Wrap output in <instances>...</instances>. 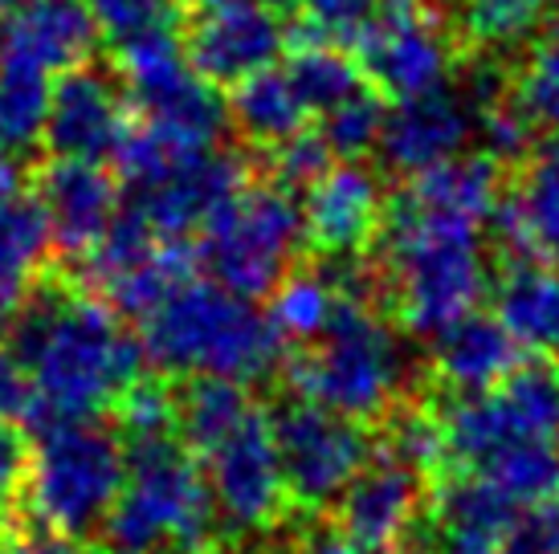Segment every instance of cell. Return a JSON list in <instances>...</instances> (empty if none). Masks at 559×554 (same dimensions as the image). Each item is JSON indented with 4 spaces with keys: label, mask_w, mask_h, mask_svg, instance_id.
<instances>
[{
    "label": "cell",
    "mask_w": 559,
    "mask_h": 554,
    "mask_svg": "<svg viewBox=\"0 0 559 554\" xmlns=\"http://www.w3.org/2000/svg\"><path fill=\"white\" fill-rule=\"evenodd\" d=\"M13 351L29 368L37 424L98 416L143 375V342L123 330L119 310L62 286L37 290L16 310Z\"/></svg>",
    "instance_id": "6da1fadb"
},
{
    "label": "cell",
    "mask_w": 559,
    "mask_h": 554,
    "mask_svg": "<svg viewBox=\"0 0 559 554\" xmlns=\"http://www.w3.org/2000/svg\"><path fill=\"white\" fill-rule=\"evenodd\" d=\"M143 323V359L168 375H217L258 384L278 368L282 347L270 314L217 281L188 277Z\"/></svg>",
    "instance_id": "7a4b0ae2"
},
{
    "label": "cell",
    "mask_w": 559,
    "mask_h": 554,
    "mask_svg": "<svg viewBox=\"0 0 559 554\" xmlns=\"http://www.w3.org/2000/svg\"><path fill=\"white\" fill-rule=\"evenodd\" d=\"M380 229L396 306L413 335H437L445 323L478 310L481 293L490 286L478 220L420 208L401 196L384 204Z\"/></svg>",
    "instance_id": "3957f363"
},
{
    "label": "cell",
    "mask_w": 559,
    "mask_h": 554,
    "mask_svg": "<svg viewBox=\"0 0 559 554\" xmlns=\"http://www.w3.org/2000/svg\"><path fill=\"white\" fill-rule=\"evenodd\" d=\"M123 490L107 514V534L119 551L204 554L213 546L217 506L192 448L171 432L127 436Z\"/></svg>",
    "instance_id": "277c9868"
},
{
    "label": "cell",
    "mask_w": 559,
    "mask_h": 554,
    "mask_svg": "<svg viewBox=\"0 0 559 554\" xmlns=\"http://www.w3.org/2000/svg\"><path fill=\"white\" fill-rule=\"evenodd\" d=\"M298 400L323 404L347 420H376L401 396L408 380V351L368 298H343L323 335L286 368Z\"/></svg>",
    "instance_id": "5b68a950"
},
{
    "label": "cell",
    "mask_w": 559,
    "mask_h": 554,
    "mask_svg": "<svg viewBox=\"0 0 559 554\" xmlns=\"http://www.w3.org/2000/svg\"><path fill=\"white\" fill-rule=\"evenodd\" d=\"M123 441L110 429L86 420H46L37 424V445L25 465L29 509L46 530L66 539H86L107 522L123 490Z\"/></svg>",
    "instance_id": "8992f818"
},
{
    "label": "cell",
    "mask_w": 559,
    "mask_h": 554,
    "mask_svg": "<svg viewBox=\"0 0 559 554\" xmlns=\"http://www.w3.org/2000/svg\"><path fill=\"white\" fill-rule=\"evenodd\" d=\"M302 245V213L282 184L237 188L201 225V265L249 302L270 298Z\"/></svg>",
    "instance_id": "52a82bcc"
},
{
    "label": "cell",
    "mask_w": 559,
    "mask_h": 554,
    "mask_svg": "<svg viewBox=\"0 0 559 554\" xmlns=\"http://www.w3.org/2000/svg\"><path fill=\"white\" fill-rule=\"evenodd\" d=\"M441 441L445 457L466 469L523 441H559V363H514L495 387L462 392L441 416Z\"/></svg>",
    "instance_id": "ba28073f"
},
{
    "label": "cell",
    "mask_w": 559,
    "mask_h": 554,
    "mask_svg": "<svg viewBox=\"0 0 559 554\" xmlns=\"http://www.w3.org/2000/svg\"><path fill=\"white\" fill-rule=\"evenodd\" d=\"M115 62L123 91L131 94V110H140V123L176 143L180 152L217 147L229 110L217 98L213 82H204L185 58V46L171 29L143 33L123 46H115Z\"/></svg>",
    "instance_id": "9c48e42d"
},
{
    "label": "cell",
    "mask_w": 559,
    "mask_h": 554,
    "mask_svg": "<svg viewBox=\"0 0 559 554\" xmlns=\"http://www.w3.org/2000/svg\"><path fill=\"white\" fill-rule=\"evenodd\" d=\"M347 49L364 82L392 103L445 86L453 62L445 21L429 0H376Z\"/></svg>",
    "instance_id": "30bf717a"
},
{
    "label": "cell",
    "mask_w": 559,
    "mask_h": 554,
    "mask_svg": "<svg viewBox=\"0 0 559 554\" xmlns=\"http://www.w3.org/2000/svg\"><path fill=\"white\" fill-rule=\"evenodd\" d=\"M204 481L213 490V506L234 534H265L286 514V481H282L278 445L270 416L253 404L234 429L201 448Z\"/></svg>",
    "instance_id": "8fae6325"
},
{
    "label": "cell",
    "mask_w": 559,
    "mask_h": 554,
    "mask_svg": "<svg viewBox=\"0 0 559 554\" xmlns=\"http://www.w3.org/2000/svg\"><path fill=\"white\" fill-rule=\"evenodd\" d=\"M270 429L278 445L286 497L307 509L331 506L372 457V441L359 429V420H347L323 404H286L278 416H270Z\"/></svg>",
    "instance_id": "7c38bea8"
},
{
    "label": "cell",
    "mask_w": 559,
    "mask_h": 554,
    "mask_svg": "<svg viewBox=\"0 0 559 554\" xmlns=\"http://www.w3.org/2000/svg\"><path fill=\"white\" fill-rule=\"evenodd\" d=\"M180 21L188 25L180 41L188 65L213 86H234L274 65L286 49V29L270 0H192Z\"/></svg>",
    "instance_id": "4fadbf2b"
},
{
    "label": "cell",
    "mask_w": 559,
    "mask_h": 554,
    "mask_svg": "<svg viewBox=\"0 0 559 554\" xmlns=\"http://www.w3.org/2000/svg\"><path fill=\"white\" fill-rule=\"evenodd\" d=\"M127 127L119 86L94 65H70L49 77V110L41 138L66 159H107Z\"/></svg>",
    "instance_id": "5bb4252c"
},
{
    "label": "cell",
    "mask_w": 559,
    "mask_h": 554,
    "mask_svg": "<svg viewBox=\"0 0 559 554\" xmlns=\"http://www.w3.org/2000/svg\"><path fill=\"white\" fill-rule=\"evenodd\" d=\"M302 241L331 257H356L372 241L384 220V188L372 168L359 159H343L307 184L302 201Z\"/></svg>",
    "instance_id": "9a60e30c"
},
{
    "label": "cell",
    "mask_w": 559,
    "mask_h": 554,
    "mask_svg": "<svg viewBox=\"0 0 559 554\" xmlns=\"http://www.w3.org/2000/svg\"><path fill=\"white\" fill-rule=\"evenodd\" d=\"M246 184V164L229 152H197L176 159L164 176L152 184L135 188V213L159 232V237H188L201 229L209 213L217 208L225 196H234Z\"/></svg>",
    "instance_id": "2e32d148"
},
{
    "label": "cell",
    "mask_w": 559,
    "mask_h": 554,
    "mask_svg": "<svg viewBox=\"0 0 559 554\" xmlns=\"http://www.w3.org/2000/svg\"><path fill=\"white\" fill-rule=\"evenodd\" d=\"M469 135H474L469 107L445 86H437L429 94L401 98L392 110H384L376 152L384 159V168L401 171V176H417V171L462 152Z\"/></svg>",
    "instance_id": "e0dca14e"
},
{
    "label": "cell",
    "mask_w": 559,
    "mask_h": 554,
    "mask_svg": "<svg viewBox=\"0 0 559 554\" xmlns=\"http://www.w3.org/2000/svg\"><path fill=\"white\" fill-rule=\"evenodd\" d=\"M37 201L46 208L53 245L82 257L119 213V184L103 159L53 155L37 176Z\"/></svg>",
    "instance_id": "ac0fdd59"
},
{
    "label": "cell",
    "mask_w": 559,
    "mask_h": 554,
    "mask_svg": "<svg viewBox=\"0 0 559 554\" xmlns=\"http://www.w3.org/2000/svg\"><path fill=\"white\" fill-rule=\"evenodd\" d=\"M340 502V526L347 534H356L364 546L384 551L404 530L413 526L420 509V469H413L401 457H380L359 469L347 481V490L335 497Z\"/></svg>",
    "instance_id": "d6986e66"
},
{
    "label": "cell",
    "mask_w": 559,
    "mask_h": 554,
    "mask_svg": "<svg viewBox=\"0 0 559 554\" xmlns=\"http://www.w3.org/2000/svg\"><path fill=\"white\" fill-rule=\"evenodd\" d=\"M98 29L82 0H29L0 29V62L37 65L46 74L82 65L94 53Z\"/></svg>",
    "instance_id": "ffe728a7"
},
{
    "label": "cell",
    "mask_w": 559,
    "mask_h": 554,
    "mask_svg": "<svg viewBox=\"0 0 559 554\" xmlns=\"http://www.w3.org/2000/svg\"><path fill=\"white\" fill-rule=\"evenodd\" d=\"M498 245L514 262L556 257L559 249V138L527 159V171L511 196H498L495 213Z\"/></svg>",
    "instance_id": "44dd1931"
},
{
    "label": "cell",
    "mask_w": 559,
    "mask_h": 554,
    "mask_svg": "<svg viewBox=\"0 0 559 554\" xmlns=\"http://www.w3.org/2000/svg\"><path fill=\"white\" fill-rule=\"evenodd\" d=\"M433 339V368L437 375L453 387V392H481L495 387L498 380H507V371L519 363V342L511 339V330L486 318L478 310H469L462 318L445 323Z\"/></svg>",
    "instance_id": "7402d4cb"
},
{
    "label": "cell",
    "mask_w": 559,
    "mask_h": 554,
    "mask_svg": "<svg viewBox=\"0 0 559 554\" xmlns=\"http://www.w3.org/2000/svg\"><path fill=\"white\" fill-rule=\"evenodd\" d=\"M502 164L495 155H450L433 168L413 176V184L404 188V196L420 208H437V213L469 216V220H490L498 196H502Z\"/></svg>",
    "instance_id": "603a6c76"
},
{
    "label": "cell",
    "mask_w": 559,
    "mask_h": 554,
    "mask_svg": "<svg viewBox=\"0 0 559 554\" xmlns=\"http://www.w3.org/2000/svg\"><path fill=\"white\" fill-rule=\"evenodd\" d=\"M498 323L519 347L559 354V269L514 262L498 281Z\"/></svg>",
    "instance_id": "cb8c5ba5"
},
{
    "label": "cell",
    "mask_w": 559,
    "mask_h": 554,
    "mask_svg": "<svg viewBox=\"0 0 559 554\" xmlns=\"http://www.w3.org/2000/svg\"><path fill=\"white\" fill-rule=\"evenodd\" d=\"M229 119L237 123V131L262 147H274L286 135H295L307 127L311 110L302 103V94L295 91V82L286 70H274V65H262L246 74L241 82L229 86Z\"/></svg>",
    "instance_id": "d4e9b609"
},
{
    "label": "cell",
    "mask_w": 559,
    "mask_h": 554,
    "mask_svg": "<svg viewBox=\"0 0 559 554\" xmlns=\"http://www.w3.org/2000/svg\"><path fill=\"white\" fill-rule=\"evenodd\" d=\"M197 265H201V253L185 237H156V245L140 262L127 265L123 274L110 277L103 293L123 318H147L180 281L197 277Z\"/></svg>",
    "instance_id": "484cf974"
},
{
    "label": "cell",
    "mask_w": 559,
    "mask_h": 554,
    "mask_svg": "<svg viewBox=\"0 0 559 554\" xmlns=\"http://www.w3.org/2000/svg\"><path fill=\"white\" fill-rule=\"evenodd\" d=\"M519 509L507 493L498 490L490 478H481L478 469H469L466 478H453L441 485L437 497V514L441 526L453 534H481V539H502L511 522L519 518Z\"/></svg>",
    "instance_id": "4316f807"
},
{
    "label": "cell",
    "mask_w": 559,
    "mask_h": 554,
    "mask_svg": "<svg viewBox=\"0 0 559 554\" xmlns=\"http://www.w3.org/2000/svg\"><path fill=\"white\" fill-rule=\"evenodd\" d=\"M286 74H290L295 91L302 94L311 115L340 107L343 98H352V94L368 86L359 65L331 41H298V46H290V70Z\"/></svg>",
    "instance_id": "83f0119b"
},
{
    "label": "cell",
    "mask_w": 559,
    "mask_h": 554,
    "mask_svg": "<svg viewBox=\"0 0 559 554\" xmlns=\"http://www.w3.org/2000/svg\"><path fill=\"white\" fill-rule=\"evenodd\" d=\"M49 245L53 237H49L46 208L37 196H16L13 204H4L0 208V286L25 298V286Z\"/></svg>",
    "instance_id": "f1b7e54d"
},
{
    "label": "cell",
    "mask_w": 559,
    "mask_h": 554,
    "mask_svg": "<svg viewBox=\"0 0 559 554\" xmlns=\"http://www.w3.org/2000/svg\"><path fill=\"white\" fill-rule=\"evenodd\" d=\"M49 77L37 65L0 62V147L4 152H29L41 138L49 110Z\"/></svg>",
    "instance_id": "f546056e"
},
{
    "label": "cell",
    "mask_w": 559,
    "mask_h": 554,
    "mask_svg": "<svg viewBox=\"0 0 559 554\" xmlns=\"http://www.w3.org/2000/svg\"><path fill=\"white\" fill-rule=\"evenodd\" d=\"M481 478H490L514 506H535L559 497V441H523L495 453L478 465Z\"/></svg>",
    "instance_id": "4dcf8cb0"
},
{
    "label": "cell",
    "mask_w": 559,
    "mask_h": 554,
    "mask_svg": "<svg viewBox=\"0 0 559 554\" xmlns=\"http://www.w3.org/2000/svg\"><path fill=\"white\" fill-rule=\"evenodd\" d=\"M340 293L323 274H286L270 290V323L282 342H311L323 335Z\"/></svg>",
    "instance_id": "1f68e13d"
},
{
    "label": "cell",
    "mask_w": 559,
    "mask_h": 554,
    "mask_svg": "<svg viewBox=\"0 0 559 554\" xmlns=\"http://www.w3.org/2000/svg\"><path fill=\"white\" fill-rule=\"evenodd\" d=\"M527 65L514 82V103L535 127L559 131V13L544 21V29L531 33Z\"/></svg>",
    "instance_id": "d6a6232c"
},
{
    "label": "cell",
    "mask_w": 559,
    "mask_h": 554,
    "mask_svg": "<svg viewBox=\"0 0 559 554\" xmlns=\"http://www.w3.org/2000/svg\"><path fill=\"white\" fill-rule=\"evenodd\" d=\"M249 408H253V400L246 396V384L197 375V384L188 387L185 404H180V429H185L188 448L201 453L209 441H217L225 429H234Z\"/></svg>",
    "instance_id": "836d02e7"
},
{
    "label": "cell",
    "mask_w": 559,
    "mask_h": 554,
    "mask_svg": "<svg viewBox=\"0 0 559 554\" xmlns=\"http://www.w3.org/2000/svg\"><path fill=\"white\" fill-rule=\"evenodd\" d=\"M457 9L469 37L490 49L523 41L544 21V0H457Z\"/></svg>",
    "instance_id": "e575fe53"
},
{
    "label": "cell",
    "mask_w": 559,
    "mask_h": 554,
    "mask_svg": "<svg viewBox=\"0 0 559 554\" xmlns=\"http://www.w3.org/2000/svg\"><path fill=\"white\" fill-rule=\"evenodd\" d=\"M380 123H384L380 94L372 86H364L359 94L343 98L340 107L323 110V131L319 135L331 147V155H340V159H364L368 152H376Z\"/></svg>",
    "instance_id": "d590c367"
},
{
    "label": "cell",
    "mask_w": 559,
    "mask_h": 554,
    "mask_svg": "<svg viewBox=\"0 0 559 554\" xmlns=\"http://www.w3.org/2000/svg\"><path fill=\"white\" fill-rule=\"evenodd\" d=\"M82 4H86L98 37H107L115 46L143 37V33L176 29V21L185 16L180 0H82Z\"/></svg>",
    "instance_id": "8d00e7d4"
},
{
    "label": "cell",
    "mask_w": 559,
    "mask_h": 554,
    "mask_svg": "<svg viewBox=\"0 0 559 554\" xmlns=\"http://www.w3.org/2000/svg\"><path fill=\"white\" fill-rule=\"evenodd\" d=\"M298 4H302V21L286 33V46L331 41V46L347 49L352 37L364 29V21L372 16L376 0H298Z\"/></svg>",
    "instance_id": "74e56055"
},
{
    "label": "cell",
    "mask_w": 559,
    "mask_h": 554,
    "mask_svg": "<svg viewBox=\"0 0 559 554\" xmlns=\"http://www.w3.org/2000/svg\"><path fill=\"white\" fill-rule=\"evenodd\" d=\"M478 135H481V152L495 155L498 164H511V159H527L531 155V138H535V123L519 110L514 98H495L478 107Z\"/></svg>",
    "instance_id": "f35d334b"
},
{
    "label": "cell",
    "mask_w": 559,
    "mask_h": 554,
    "mask_svg": "<svg viewBox=\"0 0 559 554\" xmlns=\"http://www.w3.org/2000/svg\"><path fill=\"white\" fill-rule=\"evenodd\" d=\"M331 147L323 143L319 131H295L286 135L282 143L270 147V164H274V176L282 180V188H307L314 184L326 168H331Z\"/></svg>",
    "instance_id": "ab89813d"
},
{
    "label": "cell",
    "mask_w": 559,
    "mask_h": 554,
    "mask_svg": "<svg viewBox=\"0 0 559 554\" xmlns=\"http://www.w3.org/2000/svg\"><path fill=\"white\" fill-rule=\"evenodd\" d=\"M119 408V420H123L127 436H152V432H171V420H176V400L168 396L164 384H147V380H135L123 396L115 400Z\"/></svg>",
    "instance_id": "60d3db41"
},
{
    "label": "cell",
    "mask_w": 559,
    "mask_h": 554,
    "mask_svg": "<svg viewBox=\"0 0 559 554\" xmlns=\"http://www.w3.org/2000/svg\"><path fill=\"white\" fill-rule=\"evenodd\" d=\"M392 457L408 461L413 469H433L445 461V441H441V420H433L429 412H404L392 420Z\"/></svg>",
    "instance_id": "b9f144b4"
},
{
    "label": "cell",
    "mask_w": 559,
    "mask_h": 554,
    "mask_svg": "<svg viewBox=\"0 0 559 554\" xmlns=\"http://www.w3.org/2000/svg\"><path fill=\"white\" fill-rule=\"evenodd\" d=\"M502 554H559V497L519 509L502 534Z\"/></svg>",
    "instance_id": "7bdbcfd3"
},
{
    "label": "cell",
    "mask_w": 559,
    "mask_h": 554,
    "mask_svg": "<svg viewBox=\"0 0 559 554\" xmlns=\"http://www.w3.org/2000/svg\"><path fill=\"white\" fill-rule=\"evenodd\" d=\"M0 416L37 424V392H33L29 368L21 363V354L4 347H0Z\"/></svg>",
    "instance_id": "ee69618b"
},
{
    "label": "cell",
    "mask_w": 559,
    "mask_h": 554,
    "mask_svg": "<svg viewBox=\"0 0 559 554\" xmlns=\"http://www.w3.org/2000/svg\"><path fill=\"white\" fill-rule=\"evenodd\" d=\"M25 465H29L25 436L9 416H0V509L16 502V493L25 485Z\"/></svg>",
    "instance_id": "f6af8a7d"
},
{
    "label": "cell",
    "mask_w": 559,
    "mask_h": 554,
    "mask_svg": "<svg viewBox=\"0 0 559 554\" xmlns=\"http://www.w3.org/2000/svg\"><path fill=\"white\" fill-rule=\"evenodd\" d=\"M0 554H79L74 539H66L58 530H37L16 542H0Z\"/></svg>",
    "instance_id": "bcb514c9"
},
{
    "label": "cell",
    "mask_w": 559,
    "mask_h": 554,
    "mask_svg": "<svg viewBox=\"0 0 559 554\" xmlns=\"http://www.w3.org/2000/svg\"><path fill=\"white\" fill-rule=\"evenodd\" d=\"M302 554H376L372 546H364L356 534H347L343 526H326V530H314L311 539H307V551Z\"/></svg>",
    "instance_id": "7dc6e473"
},
{
    "label": "cell",
    "mask_w": 559,
    "mask_h": 554,
    "mask_svg": "<svg viewBox=\"0 0 559 554\" xmlns=\"http://www.w3.org/2000/svg\"><path fill=\"white\" fill-rule=\"evenodd\" d=\"M25 188H29L25 164L16 159V152H4V147H0V208L13 204L16 196H25Z\"/></svg>",
    "instance_id": "c3c4849f"
},
{
    "label": "cell",
    "mask_w": 559,
    "mask_h": 554,
    "mask_svg": "<svg viewBox=\"0 0 559 554\" xmlns=\"http://www.w3.org/2000/svg\"><path fill=\"white\" fill-rule=\"evenodd\" d=\"M21 302H25V298H16V293H9L4 286H0V330L13 323V314L21 310Z\"/></svg>",
    "instance_id": "681fc988"
},
{
    "label": "cell",
    "mask_w": 559,
    "mask_h": 554,
    "mask_svg": "<svg viewBox=\"0 0 559 554\" xmlns=\"http://www.w3.org/2000/svg\"><path fill=\"white\" fill-rule=\"evenodd\" d=\"M384 554H433L429 551V546H425V542H392V546H384Z\"/></svg>",
    "instance_id": "f907efd6"
},
{
    "label": "cell",
    "mask_w": 559,
    "mask_h": 554,
    "mask_svg": "<svg viewBox=\"0 0 559 554\" xmlns=\"http://www.w3.org/2000/svg\"><path fill=\"white\" fill-rule=\"evenodd\" d=\"M25 4H29V0H0V21H9L13 13H21Z\"/></svg>",
    "instance_id": "816d5d0a"
},
{
    "label": "cell",
    "mask_w": 559,
    "mask_h": 554,
    "mask_svg": "<svg viewBox=\"0 0 559 554\" xmlns=\"http://www.w3.org/2000/svg\"><path fill=\"white\" fill-rule=\"evenodd\" d=\"M270 4H274V9H286V4H298V0H270Z\"/></svg>",
    "instance_id": "f5cc1de1"
},
{
    "label": "cell",
    "mask_w": 559,
    "mask_h": 554,
    "mask_svg": "<svg viewBox=\"0 0 559 554\" xmlns=\"http://www.w3.org/2000/svg\"><path fill=\"white\" fill-rule=\"evenodd\" d=\"M110 554H140V551H119V546H115V551H110Z\"/></svg>",
    "instance_id": "db71d44e"
}]
</instances>
